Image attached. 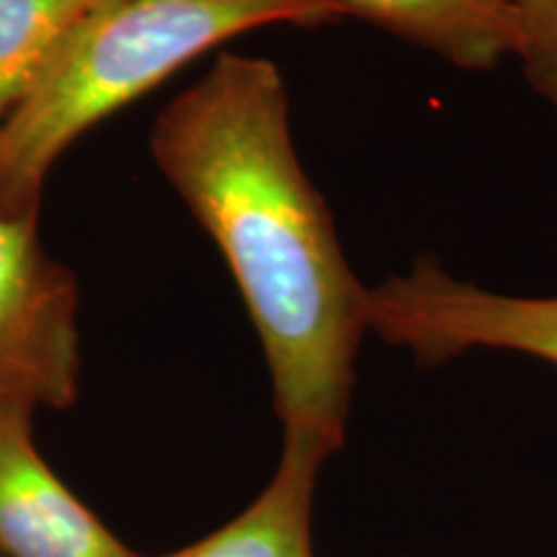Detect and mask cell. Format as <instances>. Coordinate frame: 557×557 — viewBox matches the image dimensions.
<instances>
[{
  "label": "cell",
  "mask_w": 557,
  "mask_h": 557,
  "mask_svg": "<svg viewBox=\"0 0 557 557\" xmlns=\"http://www.w3.org/2000/svg\"><path fill=\"white\" fill-rule=\"evenodd\" d=\"M152 156L233 271L267 357L284 442L344 447L369 289L299 163L271 60L220 54L152 129Z\"/></svg>",
  "instance_id": "1"
},
{
  "label": "cell",
  "mask_w": 557,
  "mask_h": 557,
  "mask_svg": "<svg viewBox=\"0 0 557 557\" xmlns=\"http://www.w3.org/2000/svg\"><path fill=\"white\" fill-rule=\"evenodd\" d=\"M338 16L333 0H96L0 122V212L37 214L47 173L83 132L212 47Z\"/></svg>",
  "instance_id": "2"
},
{
  "label": "cell",
  "mask_w": 557,
  "mask_h": 557,
  "mask_svg": "<svg viewBox=\"0 0 557 557\" xmlns=\"http://www.w3.org/2000/svg\"><path fill=\"white\" fill-rule=\"evenodd\" d=\"M369 331L426 367L475 348L527 354L557 367V297L478 287L436 259H418L369 289Z\"/></svg>",
  "instance_id": "3"
},
{
  "label": "cell",
  "mask_w": 557,
  "mask_h": 557,
  "mask_svg": "<svg viewBox=\"0 0 557 557\" xmlns=\"http://www.w3.org/2000/svg\"><path fill=\"white\" fill-rule=\"evenodd\" d=\"M78 374L75 278L41 248L37 214L0 212V406H73Z\"/></svg>",
  "instance_id": "4"
},
{
  "label": "cell",
  "mask_w": 557,
  "mask_h": 557,
  "mask_svg": "<svg viewBox=\"0 0 557 557\" xmlns=\"http://www.w3.org/2000/svg\"><path fill=\"white\" fill-rule=\"evenodd\" d=\"M32 413L0 406V557H137L45 462Z\"/></svg>",
  "instance_id": "5"
},
{
  "label": "cell",
  "mask_w": 557,
  "mask_h": 557,
  "mask_svg": "<svg viewBox=\"0 0 557 557\" xmlns=\"http://www.w3.org/2000/svg\"><path fill=\"white\" fill-rule=\"evenodd\" d=\"M449 65L491 70L517 50L511 0H333Z\"/></svg>",
  "instance_id": "6"
},
{
  "label": "cell",
  "mask_w": 557,
  "mask_h": 557,
  "mask_svg": "<svg viewBox=\"0 0 557 557\" xmlns=\"http://www.w3.org/2000/svg\"><path fill=\"white\" fill-rule=\"evenodd\" d=\"M323 462L315 451L284 442L274 478L246 511L209 537L160 557H315L312 498Z\"/></svg>",
  "instance_id": "7"
},
{
  "label": "cell",
  "mask_w": 557,
  "mask_h": 557,
  "mask_svg": "<svg viewBox=\"0 0 557 557\" xmlns=\"http://www.w3.org/2000/svg\"><path fill=\"white\" fill-rule=\"evenodd\" d=\"M96 0H0V122L29 96Z\"/></svg>",
  "instance_id": "8"
},
{
  "label": "cell",
  "mask_w": 557,
  "mask_h": 557,
  "mask_svg": "<svg viewBox=\"0 0 557 557\" xmlns=\"http://www.w3.org/2000/svg\"><path fill=\"white\" fill-rule=\"evenodd\" d=\"M517 18L513 58L557 120V0H511Z\"/></svg>",
  "instance_id": "9"
}]
</instances>
